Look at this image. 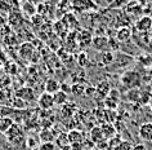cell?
Masks as SVG:
<instances>
[{
	"instance_id": "31",
	"label": "cell",
	"mask_w": 152,
	"mask_h": 150,
	"mask_svg": "<svg viewBox=\"0 0 152 150\" xmlns=\"http://www.w3.org/2000/svg\"><path fill=\"white\" fill-rule=\"evenodd\" d=\"M90 64V60H89V56L86 55L85 52H80L77 56V65L83 69H85L88 65Z\"/></svg>"
},
{
	"instance_id": "12",
	"label": "cell",
	"mask_w": 152,
	"mask_h": 150,
	"mask_svg": "<svg viewBox=\"0 0 152 150\" xmlns=\"http://www.w3.org/2000/svg\"><path fill=\"white\" fill-rule=\"evenodd\" d=\"M133 35V31L129 26H121V27L117 29L116 33V39L119 43H126V41L130 40V38Z\"/></svg>"
},
{
	"instance_id": "47",
	"label": "cell",
	"mask_w": 152,
	"mask_h": 150,
	"mask_svg": "<svg viewBox=\"0 0 152 150\" xmlns=\"http://www.w3.org/2000/svg\"><path fill=\"white\" fill-rule=\"evenodd\" d=\"M1 74H3V70H1V67H0V76H1Z\"/></svg>"
},
{
	"instance_id": "14",
	"label": "cell",
	"mask_w": 152,
	"mask_h": 150,
	"mask_svg": "<svg viewBox=\"0 0 152 150\" xmlns=\"http://www.w3.org/2000/svg\"><path fill=\"white\" fill-rule=\"evenodd\" d=\"M89 136H90V141H92L94 145H97L98 142L104 140V136H103V133H102V129H101L99 126L92 127V128H90V132H89Z\"/></svg>"
},
{
	"instance_id": "5",
	"label": "cell",
	"mask_w": 152,
	"mask_h": 150,
	"mask_svg": "<svg viewBox=\"0 0 152 150\" xmlns=\"http://www.w3.org/2000/svg\"><path fill=\"white\" fill-rule=\"evenodd\" d=\"M61 21L62 24L64 25L68 31H77V18H76V14L72 13V12H68L66 13L64 16L61 17Z\"/></svg>"
},
{
	"instance_id": "6",
	"label": "cell",
	"mask_w": 152,
	"mask_h": 150,
	"mask_svg": "<svg viewBox=\"0 0 152 150\" xmlns=\"http://www.w3.org/2000/svg\"><path fill=\"white\" fill-rule=\"evenodd\" d=\"M110 91H111V86H110V82L108 80H101L99 83L96 86V96L93 98H99V100H103L107 97Z\"/></svg>"
},
{
	"instance_id": "30",
	"label": "cell",
	"mask_w": 152,
	"mask_h": 150,
	"mask_svg": "<svg viewBox=\"0 0 152 150\" xmlns=\"http://www.w3.org/2000/svg\"><path fill=\"white\" fill-rule=\"evenodd\" d=\"M119 102H120L119 100H115V98L110 97V96H107V97L103 100V103L107 110H116L117 106H119Z\"/></svg>"
},
{
	"instance_id": "27",
	"label": "cell",
	"mask_w": 152,
	"mask_h": 150,
	"mask_svg": "<svg viewBox=\"0 0 152 150\" xmlns=\"http://www.w3.org/2000/svg\"><path fill=\"white\" fill-rule=\"evenodd\" d=\"M140 93H142V91H140L139 87L138 88H132V89L128 92V100L130 102H139Z\"/></svg>"
},
{
	"instance_id": "1",
	"label": "cell",
	"mask_w": 152,
	"mask_h": 150,
	"mask_svg": "<svg viewBox=\"0 0 152 150\" xmlns=\"http://www.w3.org/2000/svg\"><path fill=\"white\" fill-rule=\"evenodd\" d=\"M120 82L123 83L124 87L130 88L132 89V88H138L140 86V83H142V78H140V75L137 71L128 70L120 76Z\"/></svg>"
},
{
	"instance_id": "22",
	"label": "cell",
	"mask_w": 152,
	"mask_h": 150,
	"mask_svg": "<svg viewBox=\"0 0 152 150\" xmlns=\"http://www.w3.org/2000/svg\"><path fill=\"white\" fill-rule=\"evenodd\" d=\"M53 100H54V105H58L62 107L64 103L68 102V95H66L62 91H58L53 95Z\"/></svg>"
},
{
	"instance_id": "36",
	"label": "cell",
	"mask_w": 152,
	"mask_h": 150,
	"mask_svg": "<svg viewBox=\"0 0 152 150\" xmlns=\"http://www.w3.org/2000/svg\"><path fill=\"white\" fill-rule=\"evenodd\" d=\"M31 21L35 26H41L43 25V21H44V17L37 13V14H34V16L31 17Z\"/></svg>"
},
{
	"instance_id": "16",
	"label": "cell",
	"mask_w": 152,
	"mask_h": 150,
	"mask_svg": "<svg viewBox=\"0 0 152 150\" xmlns=\"http://www.w3.org/2000/svg\"><path fill=\"white\" fill-rule=\"evenodd\" d=\"M125 8H126V12L128 14H132V16H138V14L142 13L143 8L140 7V3L135 1V0H132V1H129L126 5H125Z\"/></svg>"
},
{
	"instance_id": "32",
	"label": "cell",
	"mask_w": 152,
	"mask_h": 150,
	"mask_svg": "<svg viewBox=\"0 0 152 150\" xmlns=\"http://www.w3.org/2000/svg\"><path fill=\"white\" fill-rule=\"evenodd\" d=\"M121 141H123V138H121L120 134H115V136H112L111 138H108L107 140V149L108 150H113Z\"/></svg>"
},
{
	"instance_id": "17",
	"label": "cell",
	"mask_w": 152,
	"mask_h": 150,
	"mask_svg": "<svg viewBox=\"0 0 152 150\" xmlns=\"http://www.w3.org/2000/svg\"><path fill=\"white\" fill-rule=\"evenodd\" d=\"M45 92L49 95H54L56 92H58L59 91V87H61V83L58 82L57 79H48L47 82H45Z\"/></svg>"
},
{
	"instance_id": "29",
	"label": "cell",
	"mask_w": 152,
	"mask_h": 150,
	"mask_svg": "<svg viewBox=\"0 0 152 150\" xmlns=\"http://www.w3.org/2000/svg\"><path fill=\"white\" fill-rule=\"evenodd\" d=\"M40 140L43 142H53V140H54V133H53L52 129H43L40 132Z\"/></svg>"
},
{
	"instance_id": "34",
	"label": "cell",
	"mask_w": 152,
	"mask_h": 150,
	"mask_svg": "<svg viewBox=\"0 0 152 150\" xmlns=\"http://www.w3.org/2000/svg\"><path fill=\"white\" fill-rule=\"evenodd\" d=\"M129 1H132V0H113L111 4H110L108 8H110V9H117V8H121V7L126 5Z\"/></svg>"
},
{
	"instance_id": "21",
	"label": "cell",
	"mask_w": 152,
	"mask_h": 150,
	"mask_svg": "<svg viewBox=\"0 0 152 150\" xmlns=\"http://www.w3.org/2000/svg\"><path fill=\"white\" fill-rule=\"evenodd\" d=\"M13 124H14L13 118H10V117H0V133L5 134Z\"/></svg>"
},
{
	"instance_id": "44",
	"label": "cell",
	"mask_w": 152,
	"mask_h": 150,
	"mask_svg": "<svg viewBox=\"0 0 152 150\" xmlns=\"http://www.w3.org/2000/svg\"><path fill=\"white\" fill-rule=\"evenodd\" d=\"M4 61H5V55H4V53H3V51H1V49H0V66H1V62H4Z\"/></svg>"
},
{
	"instance_id": "2",
	"label": "cell",
	"mask_w": 152,
	"mask_h": 150,
	"mask_svg": "<svg viewBox=\"0 0 152 150\" xmlns=\"http://www.w3.org/2000/svg\"><path fill=\"white\" fill-rule=\"evenodd\" d=\"M5 137L7 140H8L10 144L14 145V146H20L25 142V133L23 131H22V128L18 124H14L10 127L9 131L5 133Z\"/></svg>"
},
{
	"instance_id": "45",
	"label": "cell",
	"mask_w": 152,
	"mask_h": 150,
	"mask_svg": "<svg viewBox=\"0 0 152 150\" xmlns=\"http://www.w3.org/2000/svg\"><path fill=\"white\" fill-rule=\"evenodd\" d=\"M44 0H32V3L34 4H40V3H43Z\"/></svg>"
},
{
	"instance_id": "40",
	"label": "cell",
	"mask_w": 152,
	"mask_h": 150,
	"mask_svg": "<svg viewBox=\"0 0 152 150\" xmlns=\"http://www.w3.org/2000/svg\"><path fill=\"white\" fill-rule=\"evenodd\" d=\"M108 96H110V97H112V98H115V100H119V101H120V91L116 89V88H111V91H110Z\"/></svg>"
},
{
	"instance_id": "26",
	"label": "cell",
	"mask_w": 152,
	"mask_h": 150,
	"mask_svg": "<svg viewBox=\"0 0 152 150\" xmlns=\"http://www.w3.org/2000/svg\"><path fill=\"white\" fill-rule=\"evenodd\" d=\"M22 12L26 13L30 17H32L34 14H36V5L32 1H25L22 4Z\"/></svg>"
},
{
	"instance_id": "42",
	"label": "cell",
	"mask_w": 152,
	"mask_h": 150,
	"mask_svg": "<svg viewBox=\"0 0 152 150\" xmlns=\"http://www.w3.org/2000/svg\"><path fill=\"white\" fill-rule=\"evenodd\" d=\"M133 150H148V149H147V146L143 144H137L133 146Z\"/></svg>"
},
{
	"instance_id": "13",
	"label": "cell",
	"mask_w": 152,
	"mask_h": 150,
	"mask_svg": "<svg viewBox=\"0 0 152 150\" xmlns=\"http://www.w3.org/2000/svg\"><path fill=\"white\" fill-rule=\"evenodd\" d=\"M66 137H67L68 142H70V145L71 144H83V141L85 140L84 133L79 129H71L70 132L66 134Z\"/></svg>"
},
{
	"instance_id": "11",
	"label": "cell",
	"mask_w": 152,
	"mask_h": 150,
	"mask_svg": "<svg viewBox=\"0 0 152 150\" xmlns=\"http://www.w3.org/2000/svg\"><path fill=\"white\" fill-rule=\"evenodd\" d=\"M90 47H93L98 52L108 51V38L107 36H103V35L94 36L93 40H92V45H90Z\"/></svg>"
},
{
	"instance_id": "46",
	"label": "cell",
	"mask_w": 152,
	"mask_h": 150,
	"mask_svg": "<svg viewBox=\"0 0 152 150\" xmlns=\"http://www.w3.org/2000/svg\"><path fill=\"white\" fill-rule=\"evenodd\" d=\"M150 75H151V78H152V67L150 69Z\"/></svg>"
},
{
	"instance_id": "20",
	"label": "cell",
	"mask_w": 152,
	"mask_h": 150,
	"mask_svg": "<svg viewBox=\"0 0 152 150\" xmlns=\"http://www.w3.org/2000/svg\"><path fill=\"white\" fill-rule=\"evenodd\" d=\"M101 64L103 66H111L115 61V52L112 51H104V52H101Z\"/></svg>"
},
{
	"instance_id": "3",
	"label": "cell",
	"mask_w": 152,
	"mask_h": 150,
	"mask_svg": "<svg viewBox=\"0 0 152 150\" xmlns=\"http://www.w3.org/2000/svg\"><path fill=\"white\" fill-rule=\"evenodd\" d=\"M92 33L86 29H80L76 31V43H77V48L81 51H85L86 48H89L92 45Z\"/></svg>"
},
{
	"instance_id": "43",
	"label": "cell",
	"mask_w": 152,
	"mask_h": 150,
	"mask_svg": "<svg viewBox=\"0 0 152 150\" xmlns=\"http://www.w3.org/2000/svg\"><path fill=\"white\" fill-rule=\"evenodd\" d=\"M97 148H98V149H104V148H107V140L104 138V140H102L101 142H98V144H97Z\"/></svg>"
},
{
	"instance_id": "9",
	"label": "cell",
	"mask_w": 152,
	"mask_h": 150,
	"mask_svg": "<svg viewBox=\"0 0 152 150\" xmlns=\"http://www.w3.org/2000/svg\"><path fill=\"white\" fill-rule=\"evenodd\" d=\"M14 96H16L17 98L22 100L23 102H30V101L35 100V92L30 87H21L18 91H16V95Z\"/></svg>"
},
{
	"instance_id": "25",
	"label": "cell",
	"mask_w": 152,
	"mask_h": 150,
	"mask_svg": "<svg viewBox=\"0 0 152 150\" xmlns=\"http://www.w3.org/2000/svg\"><path fill=\"white\" fill-rule=\"evenodd\" d=\"M53 33H56L57 35H59L61 38H63L64 35L68 34V30L64 27V25L62 24V21H56L54 25H53Z\"/></svg>"
},
{
	"instance_id": "8",
	"label": "cell",
	"mask_w": 152,
	"mask_h": 150,
	"mask_svg": "<svg viewBox=\"0 0 152 150\" xmlns=\"http://www.w3.org/2000/svg\"><path fill=\"white\" fill-rule=\"evenodd\" d=\"M135 29L142 34H147L152 30V17L151 16H143L135 22Z\"/></svg>"
},
{
	"instance_id": "15",
	"label": "cell",
	"mask_w": 152,
	"mask_h": 150,
	"mask_svg": "<svg viewBox=\"0 0 152 150\" xmlns=\"http://www.w3.org/2000/svg\"><path fill=\"white\" fill-rule=\"evenodd\" d=\"M139 136L146 141L152 142V123H144L139 128Z\"/></svg>"
},
{
	"instance_id": "39",
	"label": "cell",
	"mask_w": 152,
	"mask_h": 150,
	"mask_svg": "<svg viewBox=\"0 0 152 150\" xmlns=\"http://www.w3.org/2000/svg\"><path fill=\"white\" fill-rule=\"evenodd\" d=\"M59 91L64 92L66 95H70L71 93V84H68V83H61Z\"/></svg>"
},
{
	"instance_id": "28",
	"label": "cell",
	"mask_w": 152,
	"mask_h": 150,
	"mask_svg": "<svg viewBox=\"0 0 152 150\" xmlns=\"http://www.w3.org/2000/svg\"><path fill=\"white\" fill-rule=\"evenodd\" d=\"M85 88H86V86H84V84H81V83H74V84H71V93L79 97V96L84 95Z\"/></svg>"
},
{
	"instance_id": "19",
	"label": "cell",
	"mask_w": 152,
	"mask_h": 150,
	"mask_svg": "<svg viewBox=\"0 0 152 150\" xmlns=\"http://www.w3.org/2000/svg\"><path fill=\"white\" fill-rule=\"evenodd\" d=\"M66 48L68 49V53L74 52L77 49V43H76V31H68L66 35Z\"/></svg>"
},
{
	"instance_id": "10",
	"label": "cell",
	"mask_w": 152,
	"mask_h": 150,
	"mask_svg": "<svg viewBox=\"0 0 152 150\" xmlns=\"http://www.w3.org/2000/svg\"><path fill=\"white\" fill-rule=\"evenodd\" d=\"M37 105L41 110H49L54 106V100H53V95H49L47 92H43L39 98H37Z\"/></svg>"
},
{
	"instance_id": "24",
	"label": "cell",
	"mask_w": 152,
	"mask_h": 150,
	"mask_svg": "<svg viewBox=\"0 0 152 150\" xmlns=\"http://www.w3.org/2000/svg\"><path fill=\"white\" fill-rule=\"evenodd\" d=\"M76 111V103L74 102H67L62 106V114L64 118H71Z\"/></svg>"
},
{
	"instance_id": "7",
	"label": "cell",
	"mask_w": 152,
	"mask_h": 150,
	"mask_svg": "<svg viewBox=\"0 0 152 150\" xmlns=\"http://www.w3.org/2000/svg\"><path fill=\"white\" fill-rule=\"evenodd\" d=\"M35 47H34L32 43H30V41H25L23 44H21L20 49H18V55H20V57L22 60L25 61H30L31 60L32 55L35 53Z\"/></svg>"
},
{
	"instance_id": "38",
	"label": "cell",
	"mask_w": 152,
	"mask_h": 150,
	"mask_svg": "<svg viewBox=\"0 0 152 150\" xmlns=\"http://www.w3.org/2000/svg\"><path fill=\"white\" fill-rule=\"evenodd\" d=\"M39 150H56V146L53 142H43Z\"/></svg>"
},
{
	"instance_id": "18",
	"label": "cell",
	"mask_w": 152,
	"mask_h": 150,
	"mask_svg": "<svg viewBox=\"0 0 152 150\" xmlns=\"http://www.w3.org/2000/svg\"><path fill=\"white\" fill-rule=\"evenodd\" d=\"M101 127V129H102V133H103V136L106 140H108V138H111L112 136H115L116 134V128L113 127L112 123H108V122H104V123H102V126Z\"/></svg>"
},
{
	"instance_id": "37",
	"label": "cell",
	"mask_w": 152,
	"mask_h": 150,
	"mask_svg": "<svg viewBox=\"0 0 152 150\" xmlns=\"http://www.w3.org/2000/svg\"><path fill=\"white\" fill-rule=\"evenodd\" d=\"M84 95L86 96V97H92V98H93L94 96H96V87H93V86L86 87V88H85Z\"/></svg>"
},
{
	"instance_id": "33",
	"label": "cell",
	"mask_w": 152,
	"mask_h": 150,
	"mask_svg": "<svg viewBox=\"0 0 152 150\" xmlns=\"http://www.w3.org/2000/svg\"><path fill=\"white\" fill-rule=\"evenodd\" d=\"M133 146H134V145H133L130 141L123 140L113 150H133Z\"/></svg>"
},
{
	"instance_id": "41",
	"label": "cell",
	"mask_w": 152,
	"mask_h": 150,
	"mask_svg": "<svg viewBox=\"0 0 152 150\" xmlns=\"http://www.w3.org/2000/svg\"><path fill=\"white\" fill-rule=\"evenodd\" d=\"M70 150H84V145L83 144H71Z\"/></svg>"
},
{
	"instance_id": "35",
	"label": "cell",
	"mask_w": 152,
	"mask_h": 150,
	"mask_svg": "<svg viewBox=\"0 0 152 150\" xmlns=\"http://www.w3.org/2000/svg\"><path fill=\"white\" fill-rule=\"evenodd\" d=\"M119 48H120V44H119V41H117L116 38H108V49L110 51L115 52Z\"/></svg>"
},
{
	"instance_id": "4",
	"label": "cell",
	"mask_w": 152,
	"mask_h": 150,
	"mask_svg": "<svg viewBox=\"0 0 152 150\" xmlns=\"http://www.w3.org/2000/svg\"><path fill=\"white\" fill-rule=\"evenodd\" d=\"M72 10L76 13H85L92 9H97V4L94 0H72L71 1Z\"/></svg>"
},
{
	"instance_id": "23",
	"label": "cell",
	"mask_w": 152,
	"mask_h": 150,
	"mask_svg": "<svg viewBox=\"0 0 152 150\" xmlns=\"http://www.w3.org/2000/svg\"><path fill=\"white\" fill-rule=\"evenodd\" d=\"M71 9H72V7H71L70 0H59L58 4H57V13L61 12V16H64Z\"/></svg>"
}]
</instances>
